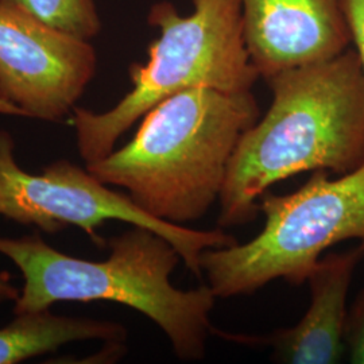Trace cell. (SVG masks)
I'll return each mask as SVG.
<instances>
[{
  "instance_id": "1",
  "label": "cell",
  "mask_w": 364,
  "mask_h": 364,
  "mask_svg": "<svg viewBox=\"0 0 364 364\" xmlns=\"http://www.w3.org/2000/svg\"><path fill=\"white\" fill-rule=\"evenodd\" d=\"M273 102L240 138L221 192L220 227L259 215L277 182L302 171L338 176L364 165V75L356 50L266 80Z\"/></svg>"
},
{
  "instance_id": "2",
  "label": "cell",
  "mask_w": 364,
  "mask_h": 364,
  "mask_svg": "<svg viewBox=\"0 0 364 364\" xmlns=\"http://www.w3.org/2000/svg\"><path fill=\"white\" fill-rule=\"evenodd\" d=\"M258 119L251 91L178 92L144 115L129 144L85 168L146 213L183 225L220 198L237 144Z\"/></svg>"
},
{
  "instance_id": "3",
  "label": "cell",
  "mask_w": 364,
  "mask_h": 364,
  "mask_svg": "<svg viewBox=\"0 0 364 364\" xmlns=\"http://www.w3.org/2000/svg\"><path fill=\"white\" fill-rule=\"evenodd\" d=\"M109 257L87 260L50 247L38 234L1 237L0 254L13 260L25 279L14 313L41 312L61 301H111L154 321L183 362L205 358L213 326L209 313L216 294L209 285L180 290L170 275L181 255L161 235L144 227L108 240Z\"/></svg>"
},
{
  "instance_id": "4",
  "label": "cell",
  "mask_w": 364,
  "mask_h": 364,
  "mask_svg": "<svg viewBox=\"0 0 364 364\" xmlns=\"http://www.w3.org/2000/svg\"><path fill=\"white\" fill-rule=\"evenodd\" d=\"M192 1L193 13L186 16L169 1L151 7L149 23L159 28V37L149 48L147 63L130 66L132 90L115 107L105 112L73 108L70 124L85 165L109 156L135 122L178 92L252 90L259 73L245 43L240 1Z\"/></svg>"
},
{
  "instance_id": "5",
  "label": "cell",
  "mask_w": 364,
  "mask_h": 364,
  "mask_svg": "<svg viewBox=\"0 0 364 364\" xmlns=\"http://www.w3.org/2000/svg\"><path fill=\"white\" fill-rule=\"evenodd\" d=\"M259 209L266 223L254 239L200 257L218 299L251 296L275 279L299 287L332 246L346 240L364 246V165L336 180L316 170L294 193L266 192Z\"/></svg>"
},
{
  "instance_id": "6",
  "label": "cell",
  "mask_w": 364,
  "mask_h": 364,
  "mask_svg": "<svg viewBox=\"0 0 364 364\" xmlns=\"http://www.w3.org/2000/svg\"><path fill=\"white\" fill-rule=\"evenodd\" d=\"M0 218L34 225L48 234L76 225L97 246L105 245L97 234L105 221L144 227L170 242L198 279L203 278L200 257L205 250L237 243L235 236L221 230L200 231L159 220L127 193L111 189L87 168L68 159L54 161L39 174L27 173L15 159L13 135L4 130H0Z\"/></svg>"
},
{
  "instance_id": "7",
  "label": "cell",
  "mask_w": 364,
  "mask_h": 364,
  "mask_svg": "<svg viewBox=\"0 0 364 364\" xmlns=\"http://www.w3.org/2000/svg\"><path fill=\"white\" fill-rule=\"evenodd\" d=\"M96 69L90 41L0 4V114L58 122L72 114Z\"/></svg>"
},
{
  "instance_id": "8",
  "label": "cell",
  "mask_w": 364,
  "mask_h": 364,
  "mask_svg": "<svg viewBox=\"0 0 364 364\" xmlns=\"http://www.w3.org/2000/svg\"><path fill=\"white\" fill-rule=\"evenodd\" d=\"M250 60L264 80L348 49L343 0H239Z\"/></svg>"
},
{
  "instance_id": "9",
  "label": "cell",
  "mask_w": 364,
  "mask_h": 364,
  "mask_svg": "<svg viewBox=\"0 0 364 364\" xmlns=\"http://www.w3.org/2000/svg\"><path fill=\"white\" fill-rule=\"evenodd\" d=\"M364 246L343 252H328L316 263L306 282L311 305L299 324L273 333L234 335L213 326L212 335L252 347H272V359L278 363H338L346 351L347 297L355 269L363 259Z\"/></svg>"
},
{
  "instance_id": "10",
  "label": "cell",
  "mask_w": 364,
  "mask_h": 364,
  "mask_svg": "<svg viewBox=\"0 0 364 364\" xmlns=\"http://www.w3.org/2000/svg\"><path fill=\"white\" fill-rule=\"evenodd\" d=\"M126 338L123 326L111 321L60 316L50 309L15 314L10 324L0 328V364L21 363L72 341L105 340L122 344Z\"/></svg>"
},
{
  "instance_id": "11",
  "label": "cell",
  "mask_w": 364,
  "mask_h": 364,
  "mask_svg": "<svg viewBox=\"0 0 364 364\" xmlns=\"http://www.w3.org/2000/svg\"><path fill=\"white\" fill-rule=\"evenodd\" d=\"M0 4L87 41L96 37L102 28L93 0H0Z\"/></svg>"
},
{
  "instance_id": "12",
  "label": "cell",
  "mask_w": 364,
  "mask_h": 364,
  "mask_svg": "<svg viewBox=\"0 0 364 364\" xmlns=\"http://www.w3.org/2000/svg\"><path fill=\"white\" fill-rule=\"evenodd\" d=\"M344 343L351 363L364 364V290L348 311Z\"/></svg>"
},
{
  "instance_id": "13",
  "label": "cell",
  "mask_w": 364,
  "mask_h": 364,
  "mask_svg": "<svg viewBox=\"0 0 364 364\" xmlns=\"http://www.w3.org/2000/svg\"><path fill=\"white\" fill-rule=\"evenodd\" d=\"M343 4L364 75V0H343Z\"/></svg>"
},
{
  "instance_id": "14",
  "label": "cell",
  "mask_w": 364,
  "mask_h": 364,
  "mask_svg": "<svg viewBox=\"0 0 364 364\" xmlns=\"http://www.w3.org/2000/svg\"><path fill=\"white\" fill-rule=\"evenodd\" d=\"M21 291L13 285V275L7 272L0 273V304L7 301H16Z\"/></svg>"
}]
</instances>
